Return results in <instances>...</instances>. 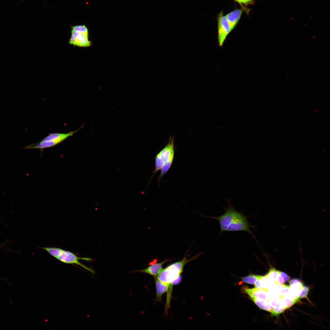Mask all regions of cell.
<instances>
[{
  "mask_svg": "<svg viewBox=\"0 0 330 330\" xmlns=\"http://www.w3.org/2000/svg\"><path fill=\"white\" fill-rule=\"evenodd\" d=\"M226 200L228 207H224L225 211L223 215L217 217H207L215 219L218 221L220 227V233L225 231H245L255 238L254 235L251 230V228L254 227L248 220L250 216H245L235 210L232 206V201L228 199Z\"/></svg>",
  "mask_w": 330,
  "mask_h": 330,
  "instance_id": "obj_1",
  "label": "cell"
},
{
  "mask_svg": "<svg viewBox=\"0 0 330 330\" xmlns=\"http://www.w3.org/2000/svg\"><path fill=\"white\" fill-rule=\"evenodd\" d=\"M200 255V254L196 255L189 259L185 255L180 261L172 263L162 269L156 278L162 283L169 285L167 297L171 298L173 285L176 284V281L178 279L185 266L190 261L197 258Z\"/></svg>",
  "mask_w": 330,
  "mask_h": 330,
  "instance_id": "obj_2",
  "label": "cell"
},
{
  "mask_svg": "<svg viewBox=\"0 0 330 330\" xmlns=\"http://www.w3.org/2000/svg\"><path fill=\"white\" fill-rule=\"evenodd\" d=\"M174 155V139L171 137L168 144L156 156L154 173L161 169L160 176L162 177L171 165Z\"/></svg>",
  "mask_w": 330,
  "mask_h": 330,
  "instance_id": "obj_3",
  "label": "cell"
},
{
  "mask_svg": "<svg viewBox=\"0 0 330 330\" xmlns=\"http://www.w3.org/2000/svg\"><path fill=\"white\" fill-rule=\"evenodd\" d=\"M69 43L74 46L87 47L91 46L88 38L87 28L84 25H79L72 27Z\"/></svg>",
  "mask_w": 330,
  "mask_h": 330,
  "instance_id": "obj_4",
  "label": "cell"
},
{
  "mask_svg": "<svg viewBox=\"0 0 330 330\" xmlns=\"http://www.w3.org/2000/svg\"><path fill=\"white\" fill-rule=\"evenodd\" d=\"M57 258L64 263L69 264H75L79 265L91 273H94V271L80 262V260L86 261H92V259L88 258L80 257L75 254L67 251L63 250L60 255Z\"/></svg>",
  "mask_w": 330,
  "mask_h": 330,
  "instance_id": "obj_5",
  "label": "cell"
},
{
  "mask_svg": "<svg viewBox=\"0 0 330 330\" xmlns=\"http://www.w3.org/2000/svg\"><path fill=\"white\" fill-rule=\"evenodd\" d=\"M218 42L219 46H221L232 30L227 20L222 12L218 15Z\"/></svg>",
  "mask_w": 330,
  "mask_h": 330,
  "instance_id": "obj_6",
  "label": "cell"
},
{
  "mask_svg": "<svg viewBox=\"0 0 330 330\" xmlns=\"http://www.w3.org/2000/svg\"><path fill=\"white\" fill-rule=\"evenodd\" d=\"M171 260V259H165L161 262L156 263L149 266L146 268L134 272L146 273L153 276L154 278L156 277L163 269V265L166 262Z\"/></svg>",
  "mask_w": 330,
  "mask_h": 330,
  "instance_id": "obj_7",
  "label": "cell"
},
{
  "mask_svg": "<svg viewBox=\"0 0 330 330\" xmlns=\"http://www.w3.org/2000/svg\"><path fill=\"white\" fill-rule=\"evenodd\" d=\"M84 126V125L83 124L79 129L66 133H55L50 134L40 141L45 142L52 140H59L62 142L69 137L72 136L74 134L83 127Z\"/></svg>",
  "mask_w": 330,
  "mask_h": 330,
  "instance_id": "obj_8",
  "label": "cell"
},
{
  "mask_svg": "<svg viewBox=\"0 0 330 330\" xmlns=\"http://www.w3.org/2000/svg\"><path fill=\"white\" fill-rule=\"evenodd\" d=\"M154 278L156 292L155 302H160L162 301V297L163 295L168 292L169 285L162 283L158 280L156 277Z\"/></svg>",
  "mask_w": 330,
  "mask_h": 330,
  "instance_id": "obj_9",
  "label": "cell"
},
{
  "mask_svg": "<svg viewBox=\"0 0 330 330\" xmlns=\"http://www.w3.org/2000/svg\"><path fill=\"white\" fill-rule=\"evenodd\" d=\"M243 12L242 9L234 10L225 16L232 31L238 23Z\"/></svg>",
  "mask_w": 330,
  "mask_h": 330,
  "instance_id": "obj_10",
  "label": "cell"
},
{
  "mask_svg": "<svg viewBox=\"0 0 330 330\" xmlns=\"http://www.w3.org/2000/svg\"><path fill=\"white\" fill-rule=\"evenodd\" d=\"M59 140H52L45 142L40 141L39 142L29 145L24 148L28 149H34L52 147L54 146L61 142Z\"/></svg>",
  "mask_w": 330,
  "mask_h": 330,
  "instance_id": "obj_11",
  "label": "cell"
},
{
  "mask_svg": "<svg viewBox=\"0 0 330 330\" xmlns=\"http://www.w3.org/2000/svg\"><path fill=\"white\" fill-rule=\"evenodd\" d=\"M262 276L255 274H250L243 277L242 281L243 282L251 284H254L256 280L260 279Z\"/></svg>",
  "mask_w": 330,
  "mask_h": 330,
  "instance_id": "obj_12",
  "label": "cell"
},
{
  "mask_svg": "<svg viewBox=\"0 0 330 330\" xmlns=\"http://www.w3.org/2000/svg\"><path fill=\"white\" fill-rule=\"evenodd\" d=\"M42 248L56 258L60 255L63 250L61 248L53 247H45Z\"/></svg>",
  "mask_w": 330,
  "mask_h": 330,
  "instance_id": "obj_13",
  "label": "cell"
},
{
  "mask_svg": "<svg viewBox=\"0 0 330 330\" xmlns=\"http://www.w3.org/2000/svg\"><path fill=\"white\" fill-rule=\"evenodd\" d=\"M303 288V289L299 295V296L300 298L306 297L309 292V288L308 287L304 286Z\"/></svg>",
  "mask_w": 330,
  "mask_h": 330,
  "instance_id": "obj_14",
  "label": "cell"
},
{
  "mask_svg": "<svg viewBox=\"0 0 330 330\" xmlns=\"http://www.w3.org/2000/svg\"><path fill=\"white\" fill-rule=\"evenodd\" d=\"M279 274L283 279L284 281L287 282L290 279L289 277L286 274L280 271H279Z\"/></svg>",
  "mask_w": 330,
  "mask_h": 330,
  "instance_id": "obj_15",
  "label": "cell"
},
{
  "mask_svg": "<svg viewBox=\"0 0 330 330\" xmlns=\"http://www.w3.org/2000/svg\"><path fill=\"white\" fill-rule=\"evenodd\" d=\"M243 3L246 4H251L254 2V0H242Z\"/></svg>",
  "mask_w": 330,
  "mask_h": 330,
  "instance_id": "obj_16",
  "label": "cell"
},
{
  "mask_svg": "<svg viewBox=\"0 0 330 330\" xmlns=\"http://www.w3.org/2000/svg\"><path fill=\"white\" fill-rule=\"evenodd\" d=\"M235 0L236 1H237V2H238L240 4L243 3L242 0Z\"/></svg>",
  "mask_w": 330,
  "mask_h": 330,
  "instance_id": "obj_17",
  "label": "cell"
}]
</instances>
